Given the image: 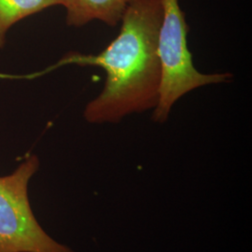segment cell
<instances>
[{
	"instance_id": "1",
	"label": "cell",
	"mask_w": 252,
	"mask_h": 252,
	"mask_svg": "<svg viewBox=\"0 0 252 252\" xmlns=\"http://www.w3.org/2000/svg\"><path fill=\"white\" fill-rule=\"evenodd\" d=\"M162 0H128L118 36L98 54H69L56 64L101 67L103 91L83 116L90 124H118L133 113L156 108L162 81L158 37Z\"/></svg>"
},
{
	"instance_id": "2",
	"label": "cell",
	"mask_w": 252,
	"mask_h": 252,
	"mask_svg": "<svg viewBox=\"0 0 252 252\" xmlns=\"http://www.w3.org/2000/svg\"><path fill=\"white\" fill-rule=\"evenodd\" d=\"M162 17L158 37V53L162 67L159 100L153 120L163 124L178 100L194 89L208 84L225 82L228 73L204 74L192 63L187 44L189 27L179 0H162Z\"/></svg>"
},
{
	"instance_id": "3",
	"label": "cell",
	"mask_w": 252,
	"mask_h": 252,
	"mask_svg": "<svg viewBox=\"0 0 252 252\" xmlns=\"http://www.w3.org/2000/svg\"><path fill=\"white\" fill-rule=\"evenodd\" d=\"M38 168V157L32 154L0 177V252H74L47 234L33 213L28 185Z\"/></svg>"
},
{
	"instance_id": "4",
	"label": "cell",
	"mask_w": 252,
	"mask_h": 252,
	"mask_svg": "<svg viewBox=\"0 0 252 252\" xmlns=\"http://www.w3.org/2000/svg\"><path fill=\"white\" fill-rule=\"evenodd\" d=\"M128 0H63L66 25L81 27L93 21L108 27H117L125 13Z\"/></svg>"
},
{
	"instance_id": "5",
	"label": "cell",
	"mask_w": 252,
	"mask_h": 252,
	"mask_svg": "<svg viewBox=\"0 0 252 252\" xmlns=\"http://www.w3.org/2000/svg\"><path fill=\"white\" fill-rule=\"evenodd\" d=\"M63 5V0H0V49L6 43L10 27L44 9Z\"/></svg>"
}]
</instances>
